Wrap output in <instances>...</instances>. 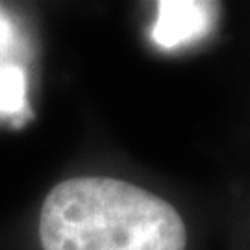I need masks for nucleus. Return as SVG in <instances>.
Masks as SVG:
<instances>
[{
    "label": "nucleus",
    "mask_w": 250,
    "mask_h": 250,
    "mask_svg": "<svg viewBox=\"0 0 250 250\" xmlns=\"http://www.w3.org/2000/svg\"><path fill=\"white\" fill-rule=\"evenodd\" d=\"M209 21V2H158V21L152 37L163 48H174L202 36Z\"/></svg>",
    "instance_id": "obj_2"
},
{
    "label": "nucleus",
    "mask_w": 250,
    "mask_h": 250,
    "mask_svg": "<svg viewBox=\"0 0 250 250\" xmlns=\"http://www.w3.org/2000/svg\"><path fill=\"white\" fill-rule=\"evenodd\" d=\"M43 250H186L180 213L123 180L78 176L46 195L39 217Z\"/></svg>",
    "instance_id": "obj_1"
},
{
    "label": "nucleus",
    "mask_w": 250,
    "mask_h": 250,
    "mask_svg": "<svg viewBox=\"0 0 250 250\" xmlns=\"http://www.w3.org/2000/svg\"><path fill=\"white\" fill-rule=\"evenodd\" d=\"M26 78L15 63H0V111L17 113L24 107Z\"/></svg>",
    "instance_id": "obj_3"
}]
</instances>
